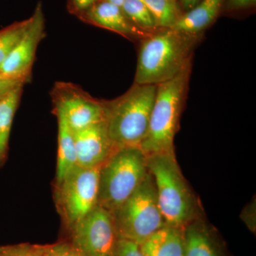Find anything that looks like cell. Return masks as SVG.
<instances>
[{"mask_svg": "<svg viewBox=\"0 0 256 256\" xmlns=\"http://www.w3.org/2000/svg\"><path fill=\"white\" fill-rule=\"evenodd\" d=\"M100 1L101 0H67V9L70 14L78 18Z\"/></svg>", "mask_w": 256, "mask_h": 256, "instance_id": "cell-25", "label": "cell"}, {"mask_svg": "<svg viewBox=\"0 0 256 256\" xmlns=\"http://www.w3.org/2000/svg\"><path fill=\"white\" fill-rule=\"evenodd\" d=\"M256 0H225L224 8L228 11H239L255 6Z\"/></svg>", "mask_w": 256, "mask_h": 256, "instance_id": "cell-26", "label": "cell"}, {"mask_svg": "<svg viewBox=\"0 0 256 256\" xmlns=\"http://www.w3.org/2000/svg\"><path fill=\"white\" fill-rule=\"evenodd\" d=\"M191 67L156 85L149 127L140 148L146 156L174 154V141L186 96Z\"/></svg>", "mask_w": 256, "mask_h": 256, "instance_id": "cell-4", "label": "cell"}, {"mask_svg": "<svg viewBox=\"0 0 256 256\" xmlns=\"http://www.w3.org/2000/svg\"><path fill=\"white\" fill-rule=\"evenodd\" d=\"M225 0H202L193 9L183 13L172 28L182 33L200 35L214 22Z\"/></svg>", "mask_w": 256, "mask_h": 256, "instance_id": "cell-14", "label": "cell"}, {"mask_svg": "<svg viewBox=\"0 0 256 256\" xmlns=\"http://www.w3.org/2000/svg\"><path fill=\"white\" fill-rule=\"evenodd\" d=\"M23 88L24 86L16 88L0 100V168L4 164L8 158L10 132Z\"/></svg>", "mask_w": 256, "mask_h": 256, "instance_id": "cell-17", "label": "cell"}, {"mask_svg": "<svg viewBox=\"0 0 256 256\" xmlns=\"http://www.w3.org/2000/svg\"><path fill=\"white\" fill-rule=\"evenodd\" d=\"M28 80L15 78L0 73V100L4 98L16 88L24 86Z\"/></svg>", "mask_w": 256, "mask_h": 256, "instance_id": "cell-24", "label": "cell"}, {"mask_svg": "<svg viewBox=\"0 0 256 256\" xmlns=\"http://www.w3.org/2000/svg\"><path fill=\"white\" fill-rule=\"evenodd\" d=\"M255 206L254 204H250V206H247L246 210H244L242 214V220L247 224L252 232H255L256 229V218H254V214L256 213Z\"/></svg>", "mask_w": 256, "mask_h": 256, "instance_id": "cell-27", "label": "cell"}, {"mask_svg": "<svg viewBox=\"0 0 256 256\" xmlns=\"http://www.w3.org/2000/svg\"><path fill=\"white\" fill-rule=\"evenodd\" d=\"M202 0H178V4L184 13L193 9Z\"/></svg>", "mask_w": 256, "mask_h": 256, "instance_id": "cell-28", "label": "cell"}, {"mask_svg": "<svg viewBox=\"0 0 256 256\" xmlns=\"http://www.w3.org/2000/svg\"><path fill=\"white\" fill-rule=\"evenodd\" d=\"M52 97L55 111L62 114L74 132L106 121L104 102L96 100L74 84L58 82Z\"/></svg>", "mask_w": 256, "mask_h": 256, "instance_id": "cell-9", "label": "cell"}, {"mask_svg": "<svg viewBox=\"0 0 256 256\" xmlns=\"http://www.w3.org/2000/svg\"><path fill=\"white\" fill-rule=\"evenodd\" d=\"M30 22V18L16 22L0 30V68L13 50L18 40L26 31Z\"/></svg>", "mask_w": 256, "mask_h": 256, "instance_id": "cell-20", "label": "cell"}, {"mask_svg": "<svg viewBox=\"0 0 256 256\" xmlns=\"http://www.w3.org/2000/svg\"><path fill=\"white\" fill-rule=\"evenodd\" d=\"M44 36V14L40 2L30 16L26 31L2 65L0 73L26 80L30 79L37 48Z\"/></svg>", "mask_w": 256, "mask_h": 256, "instance_id": "cell-10", "label": "cell"}, {"mask_svg": "<svg viewBox=\"0 0 256 256\" xmlns=\"http://www.w3.org/2000/svg\"><path fill=\"white\" fill-rule=\"evenodd\" d=\"M108 1L110 2L112 4L118 5V6L121 8V6L124 4V0H108Z\"/></svg>", "mask_w": 256, "mask_h": 256, "instance_id": "cell-29", "label": "cell"}, {"mask_svg": "<svg viewBox=\"0 0 256 256\" xmlns=\"http://www.w3.org/2000/svg\"><path fill=\"white\" fill-rule=\"evenodd\" d=\"M144 256H184V228L166 225L140 245Z\"/></svg>", "mask_w": 256, "mask_h": 256, "instance_id": "cell-13", "label": "cell"}, {"mask_svg": "<svg viewBox=\"0 0 256 256\" xmlns=\"http://www.w3.org/2000/svg\"><path fill=\"white\" fill-rule=\"evenodd\" d=\"M112 256H144L141 252L139 244L126 240L118 238L116 242Z\"/></svg>", "mask_w": 256, "mask_h": 256, "instance_id": "cell-23", "label": "cell"}, {"mask_svg": "<svg viewBox=\"0 0 256 256\" xmlns=\"http://www.w3.org/2000/svg\"><path fill=\"white\" fill-rule=\"evenodd\" d=\"M150 12L158 28H172L183 14L178 0H142Z\"/></svg>", "mask_w": 256, "mask_h": 256, "instance_id": "cell-18", "label": "cell"}, {"mask_svg": "<svg viewBox=\"0 0 256 256\" xmlns=\"http://www.w3.org/2000/svg\"><path fill=\"white\" fill-rule=\"evenodd\" d=\"M55 114L58 120V154L55 183L56 184L78 165L74 132L69 128L62 114L57 111H55Z\"/></svg>", "mask_w": 256, "mask_h": 256, "instance_id": "cell-15", "label": "cell"}, {"mask_svg": "<svg viewBox=\"0 0 256 256\" xmlns=\"http://www.w3.org/2000/svg\"><path fill=\"white\" fill-rule=\"evenodd\" d=\"M200 35L161 28L142 38L134 84L158 85L191 67L194 48Z\"/></svg>", "mask_w": 256, "mask_h": 256, "instance_id": "cell-1", "label": "cell"}, {"mask_svg": "<svg viewBox=\"0 0 256 256\" xmlns=\"http://www.w3.org/2000/svg\"><path fill=\"white\" fill-rule=\"evenodd\" d=\"M74 137L77 165L82 168H100L116 150L105 121L74 132Z\"/></svg>", "mask_w": 256, "mask_h": 256, "instance_id": "cell-11", "label": "cell"}, {"mask_svg": "<svg viewBox=\"0 0 256 256\" xmlns=\"http://www.w3.org/2000/svg\"><path fill=\"white\" fill-rule=\"evenodd\" d=\"M121 8L128 20L140 30L150 34L159 30L142 0H124Z\"/></svg>", "mask_w": 256, "mask_h": 256, "instance_id": "cell-19", "label": "cell"}, {"mask_svg": "<svg viewBox=\"0 0 256 256\" xmlns=\"http://www.w3.org/2000/svg\"><path fill=\"white\" fill-rule=\"evenodd\" d=\"M156 85L133 84L114 100L104 102L108 134L116 149L140 148L146 138Z\"/></svg>", "mask_w": 256, "mask_h": 256, "instance_id": "cell-2", "label": "cell"}, {"mask_svg": "<svg viewBox=\"0 0 256 256\" xmlns=\"http://www.w3.org/2000/svg\"><path fill=\"white\" fill-rule=\"evenodd\" d=\"M112 214L118 238L139 245L166 225L158 205L154 180L149 172L139 188Z\"/></svg>", "mask_w": 256, "mask_h": 256, "instance_id": "cell-6", "label": "cell"}, {"mask_svg": "<svg viewBox=\"0 0 256 256\" xmlns=\"http://www.w3.org/2000/svg\"><path fill=\"white\" fill-rule=\"evenodd\" d=\"M34 247L40 256H86L70 242L34 245Z\"/></svg>", "mask_w": 256, "mask_h": 256, "instance_id": "cell-21", "label": "cell"}, {"mask_svg": "<svg viewBox=\"0 0 256 256\" xmlns=\"http://www.w3.org/2000/svg\"><path fill=\"white\" fill-rule=\"evenodd\" d=\"M158 205L166 225L184 228L198 218V206L176 162L175 154L146 156Z\"/></svg>", "mask_w": 256, "mask_h": 256, "instance_id": "cell-3", "label": "cell"}, {"mask_svg": "<svg viewBox=\"0 0 256 256\" xmlns=\"http://www.w3.org/2000/svg\"><path fill=\"white\" fill-rule=\"evenodd\" d=\"M70 240L86 256H112L118 242L114 216L96 206L69 229Z\"/></svg>", "mask_w": 256, "mask_h": 256, "instance_id": "cell-8", "label": "cell"}, {"mask_svg": "<svg viewBox=\"0 0 256 256\" xmlns=\"http://www.w3.org/2000/svg\"><path fill=\"white\" fill-rule=\"evenodd\" d=\"M0 256H40L34 245L22 244L0 246Z\"/></svg>", "mask_w": 256, "mask_h": 256, "instance_id": "cell-22", "label": "cell"}, {"mask_svg": "<svg viewBox=\"0 0 256 256\" xmlns=\"http://www.w3.org/2000/svg\"><path fill=\"white\" fill-rule=\"evenodd\" d=\"M184 256H220L208 228L198 218L184 228Z\"/></svg>", "mask_w": 256, "mask_h": 256, "instance_id": "cell-16", "label": "cell"}, {"mask_svg": "<svg viewBox=\"0 0 256 256\" xmlns=\"http://www.w3.org/2000/svg\"><path fill=\"white\" fill-rule=\"evenodd\" d=\"M78 18L84 22L110 30L128 38H144L150 34L134 26L120 6L108 0L96 3Z\"/></svg>", "mask_w": 256, "mask_h": 256, "instance_id": "cell-12", "label": "cell"}, {"mask_svg": "<svg viewBox=\"0 0 256 256\" xmlns=\"http://www.w3.org/2000/svg\"><path fill=\"white\" fill-rule=\"evenodd\" d=\"M100 168L77 166L55 184L56 203L68 230L98 206Z\"/></svg>", "mask_w": 256, "mask_h": 256, "instance_id": "cell-7", "label": "cell"}, {"mask_svg": "<svg viewBox=\"0 0 256 256\" xmlns=\"http://www.w3.org/2000/svg\"><path fill=\"white\" fill-rule=\"evenodd\" d=\"M148 173V159L140 148L116 149L100 168L98 205L114 213L139 188Z\"/></svg>", "mask_w": 256, "mask_h": 256, "instance_id": "cell-5", "label": "cell"}]
</instances>
